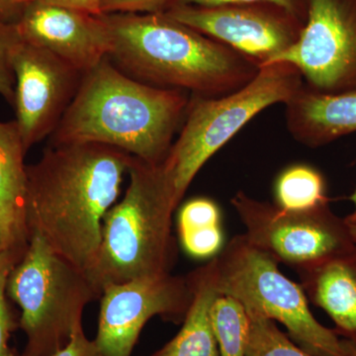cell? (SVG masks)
I'll return each instance as SVG.
<instances>
[{
	"instance_id": "1",
	"label": "cell",
	"mask_w": 356,
	"mask_h": 356,
	"mask_svg": "<svg viewBox=\"0 0 356 356\" xmlns=\"http://www.w3.org/2000/svg\"><path fill=\"white\" fill-rule=\"evenodd\" d=\"M133 158L95 143L44 149L38 161L27 165L29 233L38 232L58 254L86 273Z\"/></svg>"
},
{
	"instance_id": "2",
	"label": "cell",
	"mask_w": 356,
	"mask_h": 356,
	"mask_svg": "<svg viewBox=\"0 0 356 356\" xmlns=\"http://www.w3.org/2000/svg\"><path fill=\"white\" fill-rule=\"evenodd\" d=\"M191 95L129 76L105 58L84 72L51 145L95 143L161 165L184 123Z\"/></svg>"
},
{
	"instance_id": "3",
	"label": "cell",
	"mask_w": 356,
	"mask_h": 356,
	"mask_svg": "<svg viewBox=\"0 0 356 356\" xmlns=\"http://www.w3.org/2000/svg\"><path fill=\"white\" fill-rule=\"evenodd\" d=\"M102 17L111 35V62L149 86L220 97L247 86L261 70L252 58L165 13Z\"/></svg>"
},
{
	"instance_id": "4",
	"label": "cell",
	"mask_w": 356,
	"mask_h": 356,
	"mask_svg": "<svg viewBox=\"0 0 356 356\" xmlns=\"http://www.w3.org/2000/svg\"><path fill=\"white\" fill-rule=\"evenodd\" d=\"M124 197L103 219L102 243L89 280L105 287L172 273L177 261L172 216L178 207L163 163L133 158Z\"/></svg>"
},
{
	"instance_id": "5",
	"label": "cell",
	"mask_w": 356,
	"mask_h": 356,
	"mask_svg": "<svg viewBox=\"0 0 356 356\" xmlns=\"http://www.w3.org/2000/svg\"><path fill=\"white\" fill-rule=\"evenodd\" d=\"M304 86L291 64L264 65L247 86L220 97L191 95L180 132L163 166L178 205L203 165L267 107L285 104Z\"/></svg>"
},
{
	"instance_id": "6",
	"label": "cell",
	"mask_w": 356,
	"mask_h": 356,
	"mask_svg": "<svg viewBox=\"0 0 356 356\" xmlns=\"http://www.w3.org/2000/svg\"><path fill=\"white\" fill-rule=\"evenodd\" d=\"M7 296L19 306L26 336L20 356H51L69 343L83 324L84 308L100 299L86 271L58 254L38 232L8 276Z\"/></svg>"
},
{
	"instance_id": "7",
	"label": "cell",
	"mask_w": 356,
	"mask_h": 356,
	"mask_svg": "<svg viewBox=\"0 0 356 356\" xmlns=\"http://www.w3.org/2000/svg\"><path fill=\"white\" fill-rule=\"evenodd\" d=\"M214 259L220 294L238 300L250 313L277 321L311 355L348 356L336 331L314 317L301 284L283 275L278 262L245 235L234 236Z\"/></svg>"
},
{
	"instance_id": "8",
	"label": "cell",
	"mask_w": 356,
	"mask_h": 356,
	"mask_svg": "<svg viewBox=\"0 0 356 356\" xmlns=\"http://www.w3.org/2000/svg\"><path fill=\"white\" fill-rule=\"evenodd\" d=\"M232 206L245 227V238L295 271L330 261L355 247L346 220L329 204L315 209L285 210L236 192Z\"/></svg>"
},
{
	"instance_id": "9",
	"label": "cell",
	"mask_w": 356,
	"mask_h": 356,
	"mask_svg": "<svg viewBox=\"0 0 356 356\" xmlns=\"http://www.w3.org/2000/svg\"><path fill=\"white\" fill-rule=\"evenodd\" d=\"M291 64L314 92L356 91V0H309L298 41L274 58Z\"/></svg>"
},
{
	"instance_id": "10",
	"label": "cell",
	"mask_w": 356,
	"mask_h": 356,
	"mask_svg": "<svg viewBox=\"0 0 356 356\" xmlns=\"http://www.w3.org/2000/svg\"><path fill=\"white\" fill-rule=\"evenodd\" d=\"M165 13L240 51L261 67L296 43L305 25L284 7L269 2L212 7L175 6Z\"/></svg>"
},
{
	"instance_id": "11",
	"label": "cell",
	"mask_w": 356,
	"mask_h": 356,
	"mask_svg": "<svg viewBox=\"0 0 356 356\" xmlns=\"http://www.w3.org/2000/svg\"><path fill=\"white\" fill-rule=\"evenodd\" d=\"M192 293L186 277L172 273L112 284L100 297L97 337L103 356H131L147 321L184 322Z\"/></svg>"
},
{
	"instance_id": "12",
	"label": "cell",
	"mask_w": 356,
	"mask_h": 356,
	"mask_svg": "<svg viewBox=\"0 0 356 356\" xmlns=\"http://www.w3.org/2000/svg\"><path fill=\"white\" fill-rule=\"evenodd\" d=\"M11 63L15 76V122L28 153L58 127L83 74L23 38L14 49Z\"/></svg>"
},
{
	"instance_id": "13",
	"label": "cell",
	"mask_w": 356,
	"mask_h": 356,
	"mask_svg": "<svg viewBox=\"0 0 356 356\" xmlns=\"http://www.w3.org/2000/svg\"><path fill=\"white\" fill-rule=\"evenodd\" d=\"M17 26L23 40L46 49L83 74L111 53V35L102 15L32 1Z\"/></svg>"
},
{
	"instance_id": "14",
	"label": "cell",
	"mask_w": 356,
	"mask_h": 356,
	"mask_svg": "<svg viewBox=\"0 0 356 356\" xmlns=\"http://www.w3.org/2000/svg\"><path fill=\"white\" fill-rule=\"evenodd\" d=\"M26 152L15 120L0 122V229L4 250L19 261L29 245Z\"/></svg>"
},
{
	"instance_id": "15",
	"label": "cell",
	"mask_w": 356,
	"mask_h": 356,
	"mask_svg": "<svg viewBox=\"0 0 356 356\" xmlns=\"http://www.w3.org/2000/svg\"><path fill=\"white\" fill-rule=\"evenodd\" d=\"M284 105L288 132L304 146H325L356 132V91L327 95L303 86Z\"/></svg>"
},
{
	"instance_id": "16",
	"label": "cell",
	"mask_w": 356,
	"mask_h": 356,
	"mask_svg": "<svg viewBox=\"0 0 356 356\" xmlns=\"http://www.w3.org/2000/svg\"><path fill=\"white\" fill-rule=\"evenodd\" d=\"M297 273L307 298L330 316L337 336L356 348V245Z\"/></svg>"
},
{
	"instance_id": "17",
	"label": "cell",
	"mask_w": 356,
	"mask_h": 356,
	"mask_svg": "<svg viewBox=\"0 0 356 356\" xmlns=\"http://www.w3.org/2000/svg\"><path fill=\"white\" fill-rule=\"evenodd\" d=\"M186 280L192 299L181 330L152 356H220L211 322V308L219 294L214 257L189 273Z\"/></svg>"
},
{
	"instance_id": "18",
	"label": "cell",
	"mask_w": 356,
	"mask_h": 356,
	"mask_svg": "<svg viewBox=\"0 0 356 356\" xmlns=\"http://www.w3.org/2000/svg\"><path fill=\"white\" fill-rule=\"evenodd\" d=\"M275 204L285 210L315 209L329 202L323 175L309 165L286 168L276 180Z\"/></svg>"
},
{
	"instance_id": "19",
	"label": "cell",
	"mask_w": 356,
	"mask_h": 356,
	"mask_svg": "<svg viewBox=\"0 0 356 356\" xmlns=\"http://www.w3.org/2000/svg\"><path fill=\"white\" fill-rule=\"evenodd\" d=\"M211 322L220 356H245L250 318L241 302L219 293L211 308Z\"/></svg>"
},
{
	"instance_id": "20",
	"label": "cell",
	"mask_w": 356,
	"mask_h": 356,
	"mask_svg": "<svg viewBox=\"0 0 356 356\" xmlns=\"http://www.w3.org/2000/svg\"><path fill=\"white\" fill-rule=\"evenodd\" d=\"M248 313L250 331L245 356H315L295 343L274 321L257 314Z\"/></svg>"
},
{
	"instance_id": "21",
	"label": "cell",
	"mask_w": 356,
	"mask_h": 356,
	"mask_svg": "<svg viewBox=\"0 0 356 356\" xmlns=\"http://www.w3.org/2000/svg\"><path fill=\"white\" fill-rule=\"evenodd\" d=\"M19 259L8 250L0 252V356H18L9 346L11 334L19 327V317L10 306L6 286L9 274Z\"/></svg>"
},
{
	"instance_id": "22",
	"label": "cell",
	"mask_w": 356,
	"mask_h": 356,
	"mask_svg": "<svg viewBox=\"0 0 356 356\" xmlns=\"http://www.w3.org/2000/svg\"><path fill=\"white\" fill-rule=\"evenodd\" d=\"M22 41L17 24L0 22V95L13 105L15 76L11 63L15 47Z\"/></svg>"
},
{
	"instance_id": "23",
	"label": "cell",
	"mask_w": 356,
	"mask_h": 356,
	"mask_svg": "<svg viewBox=\"0 0 356 356\" xmlns=\"http://www.w3.org/2000/svg\"><path fill=\"white\" fill-rule=\"evenodd\" d=\"M178 232L200 229L221 225V212L209 198L191 199L184 204L178 214Z\"/></svg>"
},
{
	"instance_id": "24",
	"label": "cell",
	"mask_w": 356,
	"mask_h": 356,
	"mask_svg": "<svg viewBox=\"0 0 356 356\" xmlns=\"http://www.w3.org/2000/svg\"><path fill=\"white\" fill-rule=\"evenodd\" d=\"M180 242L187 254L198 259L216 257L222 248V229L219 226L178 232Z\"/></svg>"
},
{
	"instance_id": "25",
	"label": "cell",
	"mask_w": 356,
	"mask_h": 356,
	"mask_svg": "<svg viewBox=\"0 0 356 356\" xmlns=\"http://www.w3.org/2000/svg\"><path fill=\"white\" fill-rule=\"evenodd\" d=\"M254 2H269V3L277 4L284 7L297 16L300 20L306 23L309 0H173L170 7L175 6L212 7L226 6V4L254 3Z\"/></svg>"
},
{
	"instance_id": "26",
	"label": "cell",
	"mask_w": 356,
	"mask_h": 356,
	"mask_svg": "<svg viewBox=\"0 0 356 356\" xmlns=\"http://www.w3.org/2000/svg\"><path fill=\"white\" fill-rule=\"evenodd\" d=\"M173 0H102V13H161Z\"/></svg>"
},
{
	"instance_id": "27",
	"label": "cell",
	"mask_w": 356,
	"mask_h": 356,
	"mask_svg": "<svg viewBox=\"0 0 356 356\" xmlns=\"http://www.w3.org/2000/svg\"><path fill=\"white\" fill-rule=\"evenodd\" d=\"M51 356H103L95 341L84 334L83 324L76 325L69 343L62 350Z\"/></svg>"
},
{
	"instance_id": "28",
	"label": "cell",
	"mask_w": 356,
	"mask_h": 356,
	"mask_svg": "<svg viewBox=\"0 0 356 356\" xmlns=\"http://www.w3.org/2000/svg\"><path fill=\"white\" fill-rule=\"evenodd\" d=\"M31 0H0V22L17 24Z\"/></svg>"
},
{
	"instance_id": "29",
	"label": "cell",
	"mask_w": 356,
	"mask_h": 356,
	"mask_svg": "<svg viewBox=\"0 0 356 356\" xmlns=\"http://www.w3.org/2000/svg\"><path fill=\"white\" fill-rule=\"evenodd\" d=\"M44 1L50 3L58 4V6L70 7L77 10L84 11L100 16L102 13V0H31V1Z\"/></svg>"
},
{
	"instance_id": "30",
	"label": "cell",
	"mask_w": 356,
	"mask_h": 356,
	"mask_svg": "<svg viewBox=\"0 0 356 356\" xmlns=\"http://www.w3.org/2000/svg\"><path fill=\"white\" fill-rule=\"evenodd\" d=\"M350 200L353 203V205H355V210L344 220H346V222H348V225H356V188L355 191H353V193L351 194Z\"/></svg>"
},
{
	"instance_id": "31",
	"label": "cell",
	"mask_w": 356,
	"mask_h": 356,
	"mask_svg": "<svg viewBox=\"0 0 356 356\" xmlns=\"http://www.w3.org/2000/svg\"><path fill=\"white\" fill-rule=\"evenodd\" d=\"M343 343L348 356H356V348L355 346H353V344L348 343V341H344V339H343Z\"/></svg>"
},
{
	"instance_id": "32",
	"label": "cell",
	"mask_w": 356,
	"mask_h": 356,
	"mask_svg": "<svg viewBox=\"0 0 356 356\" xmlns=\"http://www.w3.org/2000/svg\"><path fill=\"white\" fill-rule=\"evenodd\" d=\"M348 227H350V235L353 236V242L356 245V225H348Z\"/></svg>"
},
{
	"instance_id": "33",
	"label": "cell",
	"mask_w": 356,
	"mask_h": 356,
	"mask_svg": "<svg viewBox=\"0 0 356 356\" xmlns=\"http://www.w3.org/2000/svg\"><path fill=\"white\" fill-rule=\"evenodd\" d=\"M3 250H4L3 240H2L1 229H0V252H3Z\"/></svg>"
}]
</instances>
